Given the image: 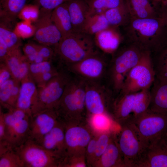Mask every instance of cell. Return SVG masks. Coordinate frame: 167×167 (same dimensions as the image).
Listing matches in <instances>:
<instances>
[{
    "label": "cell",
    "instance_id": "1",
    "mask_svg": "<svg viewBox=\"0 0 167 167\" xmlns=\"http://www.w3.org/2000/svg\"><path fill=\"white\" fill-rule=\"evenodd\" d=\"M53 48L55 59L58 64L64 66L78 62L98 49L93 36L74 32L62 37Z\"/></svg>",
    "mask_w": 167,
    "mask_h": 167
},
{
    "label": "cell",
    "instance_id": "2",
    "mask_svg": "<svg viewBox=\"0 0 167 167\" xmlns=\"http://www.w3.org/2000/svg\"><path fill=\"white\" fill-rule=\"evenodd\" d=\"M145 51L135 46L113 54L105 79L108 83L107 85L114 95H117L120 92L127 74L138 63Z\"/></svg>",
    "mask_w": 167,
    "mask_h": 167
},
{
    "label": "cell",
    "instance_id": "3",
    "mask_svg": "<svg viewBox=\"0 0 167 167\" xmlns=\"http://www.w3.org/2000/svg\"><path fill=\"white\" fill-rule=\"evenodd\" d=\"M72 74L55 109L59 121L62 122L71 121L86 109L85 80Z\"/></svg>",
    "mask_w": 167,
    "mask_h": 167
},
{
    "label": "cell",
    "instance_id": "4",
    "mask_svg": "<svg viewBox=\"0 0 167 167\" xmlns=\"http://www.w3.org/2000/svg\"><path fill=\"white\" fill-rule=\"evenodd\" d=\"M72 75L66 67L61 66L56 76L43 87L37 88V98L32 115L45 109H55Z\"/></svg>",
    "mask_w": 167,
    "mask_h": 167
},
{
    "label": "cell",
    "instance_id": "5",
    "mask_svg": "<svg viewBox=\"0 0 167 167\" xmlns=\"http://www.w3.org/2000/svg\"><path fill=\"white\" fill-rule=\"evenodd\" d=\"M120 126L118 144L125 167H138L147 147L133 123L127 122Z\"/></svg>",
    "mask_w": 167,
    "mask_h": 167
},
{
    "label": "cell",
    "instance_id": "6",
    "mask_svg": "<svg viewBox=\"0 0 167 167\" xmlns=\"http://www.w3.org/2000/svg\"><path fill=\"white\" fill-rule=\"evenodd\" d=\"M150 54L148 51L143 52L138 63L127 74L119 93H135L150 88L155 75Z\"/></svg>",
    "mask_w": 167,
    "mask_h": 167
},
{
    "label": "cell",
    "instance_id": "7",
    "mask_svg": "<svg viewBox=\"0 0 167 167\" xmlns=\"http://www.w3.org/2000/svg\"><path fill=\"white\" fill-rule=\"evenodd\" d=\"M131 122L147 147L155 140L166 135L167 114L148 109Z\"/></svg>",
    "mask_w": 167,
    "mask_h": 167
},
{
    "label": "cell",
    "instance_id": "8",
    "mask_svg": "<svg viewBox=\"0 0 167 167\" xmlns=\"http://www.w3.org/2000/svg\"><path fill=\"white\" fill-rule=\"evenodd\" d=\"M98 49L81 61L65 67L72 74L87 80L101 82L105 79L110 62Z\"/></svg>",
    "mask_w": 167,
    "mask_h": 167
},
{
    "label": "cell",
    "instance_id": "9",
    "mask_svg": "<svg viewBox=\"0 0 167 167\" xmlns=\"http://www.w3.org/2000/svg\"><path fill=\"white\" fill-rule=\"evenodd\" d=\"M7 110L6 112H3L6 139L14 148L21 145L29 139L31 116L16 107Z\"/></svg>",
    "mask_w": 167,
    "mask_h": 167
},
{
    "label": "cell",
    "instance_id": "10",
    "mask_svg": "<svg viewBox=\"0 0 167 167\" xmlns=\"http://www.w3.org/2000/svg\"><path fill=\"white\" fill-rule=\"evenodd\" d=\"M14 149L22 161L24 167L60 166L61 158L30 139Z\"/></svg>",
    "mask_w": 167,
    "mask_h": 167
},
{
    "label": "cell",
    "instance_id": "11",
    "mask_svg": "<svg viewBox=\"0 0 167 167\" xmlns=\"http://www.w3.org/2000/svg\"><path fill=\"white\" fill-rule=\"evenodd\" d=\"M85 80V105L88 111L96 115L104 114L109 108L111 109L114 94L107 85L101 82Z\"/></svg>",
    "mask_w": 167,
    "mask_h": 167
},
{
    "label": "cell",
    "instance_id": "12",
    "mask_svg": "<svg viewBox=\"0 0 167 167\" xmlns=\"http://www.w3.org/2000/svg\"><path fill=\"white\" fill-rule=\"evenodd\" d=\"M52 11L40 8L34 23V39L39 44L56 46L62 37L51 19Z\"/></svg>",
    "mask_w": 167,
    "mask_h": 167
},
{
    "label": "cell",
    "instance_id": "13",
    "mask_svg": "<svg viewBox=\"0 0 167 167\" xmlns=\"http://www.w3.org/2000/svg\"><path fill=\"white\" fill-rule=\"evenodd\" d=\"M55 109H45L32 114L31 118L29 139L40 140L59 122Z\"/></svg>",
    "mask_w": 167,
    "mask_h": 167
},
{
    "label": "cell",
    "instance_id": "14",
    "mask_svg": "<svg viewBox=\"0 0 167 167\" xmlns=\"http://www.w3.org/2000/svg\"><path fill=\"white\" fill-rule=\"evenodd\" d=\"M138 167H167V136L160 138L145 149Z\"/></svg>",
    "mask_w": 167,
    "mask_h": 167
},
{
    "label": "cell",
    "instance_id": "15",
    "mask_svg": "<svg viewBox=\"0 0 167 167\" xmlns=\"http://www.w3.org/2000/svg\"><path fill=\"white\" fill-rule=\"evenodd\" d=\"M45 149L62 158L66 154L63 123L59 122L48 133L36 142Z\"/></svg>",
    "mask_w": 167,
    "mask_h": 167
},
{
    "label": "cell",
    "instance_id": "16",
    "mask_svg": "<svg viewBox=\"0 0 167 167\" xmlns=\"http://www.w3.org/2000/svg\"><path fill=\"white\" fill-rule=\"evenodd\" d=\"M136 93H119L113 100L112 113L120 126L131 121Z\"/></svg>",
    "mask_w": 167,
    "mask_h": 167
},
{
    "label": "cell",
    "instance_id": "17",
    "mask_svg": "<svg viewBox=\"0 0 167 167\" xmlns=\"http://www.w3.org/2000/svg\"><path fill=\"white\" fill-rule=\"evenodd\" d=\"M37 94V86L29 75L21 81L20 92L15 107L25 111L32 116Z\"/></svg>",
    "mask_w": 167,
    "mask_h": 167
},
{
    "label": "cell",
    "instance_id": "18",
    "mask_svg": "<svg viewBox=\"0 0 167 167\" xmlns=\"http://www.w3.org/2000/svg\"><path fill=\"white\" fill-rule=\"evenodd\" d=\"M62 123L65 131L66 155L69 154L75 147L88 145L91 138L87 131L81 127L71 126L68 122Z\"/></svg>",
    "mask_w": 167,
    "mask_h": 167
},
{
    "label": "cell",
    "instance_id": "19",
    "mask_svg": "<svg viewBox=\"0 0 167 167\" xmlns=\"http://www.w3.org/2000/svg\"><path fill=\"white\" fill-rule=\"evenodd\" d=\"M4 63L10 70L13 79L21 82L29 75L30 63L20 48L11 51Z\"/></svg>",
    "mask_w": 167,
    "mask_h": 167
},
{
    "label": "cell",
    "instance_id": "20",
    "mask_svg": "<svg viewBox=\"0 0 167 167\" xmlns=\"http://www.w3.org/2000/svg\"><path fill=\"white\" fill-rule=\"evenodd\" d=\"M66 3L73 32H83L89 11L87 0H69Z\"/></svg>",
    "mask_w": 167,
    "mask_h": 167
},
{
    "label": "cell",
    "instance_id": "21",
    "mask_svg": "<svg viewBox=\"0 0 167 167\" xmlns=\"http://www.w3.org/2000/svg\"><path fill=\"white\" fill-rule=\"evenodd\" d=\"M151 100L148 109L167 114V81L155 77L150 88Z\"/></svg>",
    "mask_w": 167,
    "mask_h": 167
},
{
    "label": "cell",
    "instance_id": "22",
    "mask_svg": "<svg viewBox=\"0 0 167 167\" xmlns=\"http://www.w3.org/2000/svg\"><path fill=\"white\" fill-rule=\"evenodd\" d=\"M20 85V81L12 78L0 86L1 107L6 109L15 107Z\"/></svg>",
    "mask_w": 167,
    "mask_h": 167
},
{
    "label": "cell",
    "instance_id": "23",
    "mask_svg": "<svg viewBox=\"0 0 167 167\" xmlns=\"http://www.w3.org/2000/svg\"><path fill=\"white\" fill-rule=\"evenodd\" d=\"M51 19L61 33L62 37L66 36L73 32L66 2L52 11Z\"/></svg>",
    "mask_w": 167,
    "mask_h": 167
},
{
    "label": "cell",
    "instance_id": "24",
    "mask_svg": "<svg viewBox=\"0 0 167 167\" xmlns=\"http://www.w3.org/2000/svg\"><path fill=\"white\" fill-rule=\"evenodd\" d=\"M101 162L102 166L104 167H125L117 139L113 137V136L101 156Z\"/></svg>",
    "mask_w": 167,
    "mask_h": 167
},
{
    "label": "cell",
    "instance_id": "25",
    "mask_svg": "<svg viewBox=\"0 0 167 167\" xmlns=\"http://www.w3.org/2000/svg\"><path fill=\"white\" fill-rule=\"evenodd\" d=\"M109 28L94 35V39L99 50L106 54H113L118 49L119 41Z\"/></svg>",
    "mask_w": 167,
    "mask_h": 167
},
{
    "label": "cell",
    "instance_id": "26",
    "mask_svg": "<svg viewBox=\"0 0 167 167\" xmlns=\"http://www.w3.org/2000/svg\"><path fill=\"white\" fill-rule=\"evenodd\" d=\"M27 0H0V15L15 23Z\"/></svg>",
    "mask_w": 167,
    "mask_h": 167
},
{
    "label": "cell",
    "instance_id": "27",
    "mask_svg": "<svg viewBox=\"0 0 167 167\" xmlns=\"http://www.w3.org/2000/svg\"><path fill=\"white\" fill-rule=\"evenodd\" d=\"M109 24L103 13L88 16L85 22L83 32L94 36L109 27Z\"/></svg>",
    "mask_w": 167,
    "mask_h": 167
},
{
    "label": "cell",
    "instance_id": "28",
    "mask_svg": "<svg viewBox=\"0 0 167 167\" xmlns=\"http://www.w3.org/2000/svg\"><path fill=\"white\" fill-rule=\"evenodd\" d=\"M150 88L144 89L136 93L132 119L138 117L148 109L151 100Z\"/></svg>",
    "mask_w": 167,
    "mask_h": 167
},
{
    "label": "cell",
    "instance_id": "29",
    "mask_svg": "<svg viewBox=\"0 0 167 167\" xmlns=\"http://www.w3.org/2000/svg\"><path fill=\"white\" fill-rule=\"evenodd\" d=\"M132 26L135 29L139 31L142 35L147 37L155 34L160 27L157 20L148 18L136 19L133 21Z\"/></svg>",
    "mask_w": 167,
    "mask_h": 167
},
{
    "label": "cell",
    "instance_id": "30",
    "mask_svg": "<svg viewBox=\"0 0 167 167\" xmlns=\"http://www.w3.org/2000/svg\"><path fill=\"white\" fill-rule=\"evenodd\" d=\"M159 55L154 59L152 58L155 77L167 81V46L158 51Z\"/></svg>",
    "mask_w": 167,
    "mask_h": 167
},
{
    "label": "cell",
    "instance_id": "31",
    "mask_svg": "<svg viewBox=\"0 0 167 167\" xmlns=\"http://www.w3.org/2000/svg\"><path fill=\"white\" fill-rule=\"evenodd\" d=\"M89 7L88 15L103 13L106 10L123 4L122 0H87Z\"/></svg>",
    "mask_w": 167,
    "mask_h": 167
},
{
    "label": "cell",
    "instance_id": "32",
    "mask_svg": "<svg viewBox=\"0 0 167 167\" xmlns=\"http://www.w3.org/2000/svg\"><path fill=\"white\" fill-rule=\"evenodd\" d=\"M0 37L7 45L10 51L20 48L22 45L20 38L12 29L0 24Z\"/></svg>",
    "mask_w": 167,
    "mask_h": 167
},
{
    "label": "cell",
    "instance_id": "33",
    "mask_svg": "<svg viewBox=\"0 0 167 167\" xmlns=\"http://www.w3.org/2000/svg\"><path fill=\"white\" fill-rule=\"evenodd\" d=\"M53 60L44 61L40 63H30L29 66V74L35 82L39 77L45 73L58 69V64L55 66Z\"/></svg>",
    "mask_w": 167,
    "mask_h": 167
},
{
    "label": "cell",
    "instance_id": "34",
    "mask_svg": "<svg viewBox=\"0 0 167 167\" xmlns=\"http://www.w3.org/2000/svg\"><path fill=\"white\" fill-rule=\"evenodd\" d=\"M0 167H24L20 157L14 148L0 155Z\"/></svg>",
    "mask_w": 167,
    "mask_h": 167
},
{
    "label": "cell",
    "instance_id": "35",
    "mask_svg": "<svg viewBox=\"0 0 167 167\" xmlns=\"http://www.w3.org/2000/svg\"><path fill=\"white\" fill-rule=\"evenodd\" d=\"M124 9V5L123 4L117 7L108 9L103 12L109 25L116 26L122 24Z\"/></svg>",
    "mask_w": 167,
    "mask_h": 167
},
{
    "label": "cell",
    "instance_id": "36",
    "mask_svg": "<svg viewBox=\"0 0 167 167\" xmlns=\"http://www.w3.org/2000/svg\"><path fill=\"white\" fill-rule=\"evenodd\" d=\"M23 51L30 64L39 63L43 61L42 57L38 53L36 44L32 42L26 44L23 48Z\"/></svg>",
    "mask_w": 167,
    "mask_h": 167
},
{
    "label": "cell",
    "instance_id": "37",
    "mask_svg": "<svg viewBox=\"0 0 167 167\" xmlns=\"http://www.w3.org/2000/svg\"><path fill=\"white\" fill-rule=\"evenodd\" d=\"M130 5L141 19L146 18L150 6L148 0H128Z\"/></svg>",
    "mask_w": 167,
    "mask_h": 167
},
{
    "label": "cell",
    "instance_id": "38",
    "mask_svg": "<svg viewBox=\"0 0 167 167\" xmlns=\"http://www.w3.org/2000/svg\"><path fill=\"white\" fill-rule=\"evenodd\" d=\"M69 0H33V5L38 8L52 11Z\"/></svg>",
    "mask_w": 167,
    "mask_h": 167
},
{
    "label": "cell",
    "instance_id": "39",
    "mask_svg": "<svg viewBox=\"0 0 167 167\" xmlns=\"http://www.w3.org/2000/svg\"><path fill=\"white\" fill-rule=\"evenodd\" d=\"M112 136L108 133L104 134L96 140V147L94 153L96 156H101L107 148Z\"/></svg>",
    "mask_w": 167,
    "mask_h": 167
},
{
    "label": "cell",
    "instance_id": "40",
    "mask_svg": "<svg viewBox=\"0 0 167 167\" xmlns=\"http://www.w3.org/2000/svg\"><path fill=\"white\" fill-rule=\"evenodd\" d=\"M38 53L45 61L53 60L55 59V54L53 48L41 44H37Z\"/></svg>",
    "mask_w": 167,
    "mask_h": 167
},
{
    "label": "cell",
    "instance_id": "41",
    "mask_svg": "<svg viewBox=\"0 0 167 167\" xmlns=\"http://www.w3.org/2000/svg\"><path fill=\"white\" fill-rule=\"evenodd\" d=\"M60 66L55 70L48 71L39 77L34 82L37 88L42 87L46 85L54 77L56 76L59 72Z\"/></svg>",
    "mask_w": 167,
    "mask_h": 167
},
{
    "label": "cell",
    "instance_id": "42",
    "mask_svg": "<svg viewBox=\"0 0 167 167\" xmlns=\"http://www.w3.org/2000/svg\"><path fill=\"white\" fill-rule=\"evenodd\" d=\"M93 122L95 126L99 129H108L110 125L109 119L104 114L94 115Z\"/></svg>",
    "mask_w": 167,
    "mask_h": 167
},
{
    "label": "cell",
    "instance_id": "43",
    "mask_svg": "<svg viewBox=\"0 0 167 167\" xmlns=\"http://www.w3.org/2000/svg\"><path fill=\"white\" fill-rule=\"evenodd\" d=\"M12 78L11 71L6 63H0V86Z\"/></svg>",
    "mask_w": 167,
    "mask_h": 167
},
{
    "label": "cell",
    "instance_id": "44",
    "mask_svg": "<svg viewBox=\"0 0 167 167\" xmlns=\"http://www.w3.org/2000/svg\"><path fill=\"white\" fill-rule=\"evenodd\" d=\"M10 51L7 45L0 37V62H4Z\"/></svg>",
    "mask_w": 167,
    "mask_h": 167
},
{
    "label": "cell",
    "instance_id": "45",
    "mask_svg": "<svg viewBox=\"0 0 167 167\" xmlns=\"http://www.w3.org/2000/svg\"><path fill=\"white\" fill-rule=\"evenodd\" d=\"M0 141L6 140V125L3 112L0 107Z\"/></svg>",
    "mask_w": 167,
    "mask_h": 167
},
{
    "label": "cell",
    "instance_id": "46",
    "mask_svg": "<svg viewBox=\"0 0 167 167\" xmlns=\"http://www.w3.org/2000/svg\"><path fill=\"white\" fill-rule=\"evenodd\" d=\"M96 140L92 139L88 144L87 151L90 154H94L96 147Z\"/></svg>",
    "mask_w": 167,
    "mask_h": 167
},
{
    "label": "cell",
    "instance_id": "47",
    "mask_svg": "<svg viewBox=\"0 0 167 167\" xmlns=\"http://www.w3.org/2000/svg\"><path fill=\"white\" fill-rule=\"evenodd\" d=\"M86 165L85 164L82 162L78 163L76 164H75L74 167H85Z\"/></svg>",
    "mask_w": 167,
    "mask_h": 167
},
{
    "label": "cell",
    "instance_id": "48",
    "mask_svg": "<svg viewBox=\"0 0 167 167\" xmlns=\"http://www.w3.org/2000/svg\"><path fill=\"white\" fill-rule=\"evenodd\" d=\"M165 23L167 24V12H166V18L165 19Z\"/></svg>",
    "mask_w": 167,
    "mask_h": 167
},
{
    "label": "cell",
    "instance_id": "49",
    "mask_svg": "<svg viewBox=\"0 0 167 167\" xmlns=\"http://www.w3.org/2000/svg\"><path fill=\"white\" fill-rule=\"evenodd\" d=\"M166 135L167 136V134H166Z\"/></svg>",
    "mask_w": 167,
    "mask_h": 167
},
{
    "label": "cell",
    "instance_id": "50",
    "mask_svg": "<svg viewBox=\"0 0 167 167\" xmlns=\"http://www.w3.org/2000/svg\"><path fill=\"white\" fill-rule=\"evenodd\" d=\"M166 1H167V0H166Z\"/></svg>",
    "mask_w": 167,
    "mask_h": 167
}]
</instances>
